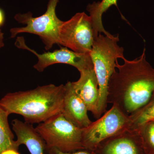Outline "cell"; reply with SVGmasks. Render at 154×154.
I'll use <instances>...</instances> for the list:
<instances>
[{
    "mask_svg": "<svg viewBox=\"0 0 154 154\" xmlns=\"http://www.w3.org/2000/svg\"><path fill=\"white\" fill-rule=\"evenodd\" d=\"M123 60L122 65L116 62L118 70L109 80L107 102L129 116L144 106L154 93V68L146 59L145 48L137 58Z\"/></svg>",
    "mask_w": 154,
    "mask_h": 154,
    "instance_id": "1",
    "label": "cell"
},
{
    "mask_svg": "<svg viewBox=\"0 0 154 154\" xmlns=\"http://www.w3.org/2000/svg\"><path fill=\"white\" fill-rule=\"evenodd\" d=\"M64 85L53 84L6 94L0 105L9 113L19 114L32 124L46 121L63 110Z\"/></svg>",
    "mask_w": 154,
    "mask_h": 154,
    "instance_id": "2",
    "label": "cell"
},
{
    "mask_svg": "<svg viewBox=\"0 0 154 154\" xmlns=\"http://www.w3.org/2000/svg\"><path fill=\"white\" fill-rule=\"evenodd\" d=\"M119 35L110 38L99 34L94 40L90 54L94 64L99 91V118L106 112L109 80L116 71L118 58H125L124 49L117 44Z\"/></svg>",
    "mask_w": 154,
    "mask_h": 154,
    "instance_id": "3",
    "label": "cell"
},
{
    "mask_svg": "<svg viewBox=\"0 0 154 154\" xmlns=\"http://www.w3.org/2000/svg\"><path fill=\"white\" fill-rule=\"evenodd\" d=\"M59 2V0H49L46 12L40 17H33L30 12L16 14L15 20L25 26L11 28V38H15L22 33L35 34L41 39L46 50L52 48L54 45H59V30L63 22L58 18L56 13Z\"/></svg>",
    "mask_w": 154,
    "mask_h": 154,
    "instance_id": "4",
    "label": "cell"
},
{
    "mask_svg": "<svg viewBox=\"0 0 154 154\" xmlns=\"http://www.w3.org/2000/svg\"><path fill=\"white\" fill-rule=\"evenodd\" d=\"M35 128L46 144V149L54 148L66 152L85 149L82 129L67 120L62 113L39 123Z\"/></svg>",
    "mask_w": 154,
    "mask_h": 154,
    "instance_id": "5",
    "label": "cell"
},
{
    "mask_svg": "<svg viewBox=\"0 0 154 154\" xmlns=\"http://www.w3.org/2000/svg\"><path fill=\"white\" fill-rule=\"evenodd\" d=\"M131 127V122L129 116L112 105L102 117L82 129L83 147L85 149L94 151L103 141Z\"/></svg>",
    "mask_w": 154,
    "mask_h": 154,
    "instance_id": "6",
    "label": "cell"
},
{
    "mask_svg": "<svg viewBox=\"0 0 154 154\" xmlns=\"http://www.w3.org/2000/svg\"><path fill=\"white\" fill-rule=\"evenodd\" d=\"M94 37L92 20L84 12L77 13L65 22L59 30V45L75 52L90 54Z\"/></svg>",
    "mask_w": 154,
    "mask_h": 154,
    "instance_id": "7",
    "label": "cell"
},
{
    "mask_svg": "<svg viewBox=\"0 0 154 154\" xmlns=\"http://www.w3.org/2000/svg\"><path fill=\"white\" fill-rule=\"evenodd\" d=\"M15 45L20 49L29 51L37 57L38 61L33 68L38 72H42L48 67L57 63L69 65L75 67L79 72L94 68L89 54L79 53L63 47L51 52L48 51L39 54L27 46L22 36L17 37Z\"/></svg>",
    "mask_w": 154,
    "mask_h": 154,
    "instance_id": "8",
    "label": "cell"
},
{
    "mask_svg": "<svg viewBox=\"0 0 154 154\" xmlns=\"http://www.w3.org/2000/svg\"><path fill=\"white\" fill-rule=\"evenodd\" d=\"M94 151L96 154H145L138 130L131 128L103 141Z\"/></svg>",
    "mask_w": 154,
    "mask_h": 154,
    "instance_id": "9",
    "label": "cell"
},
{
    "mask_svg": "<svg viewBox=\"0 0 154 154\" xmlns=\"http://www.w3.org/2000/svg\"><path fill=\"white\" fill-rule=\"evenodd\" d=\"M64 88L62 112L64 116L77 127L86 128L92 122L88 116L87 106L75 91L72 82H68Z\"/></svg>",
    "mask_w": 154,
    "mask_h": 154,
    "instance_id": "10",
    "label": "cell"
},
{
    "mask_svg": "<svg viewBox=\"0 0 154 154\" xmlns=\"http://www.w3.org/2000/svg\"><path fill=\"white\" fill-rule=\"evenodd\" d=\"M80 77L77 81L72 82L75 91L83 100L88 111L95 118L98 116L99 91L98 80L94 68L80 72Z\"/></svg>",
    "mask_w": 154,
    "mask_h": 154,
    "instance_id": "11",
    "label": "cell"
},
{
    "mask_svg": "<svg viewBox=\"0 0 154 154\" xmlns=\"http://www.w3.org/2000/svg\"><path fill=\"white\" fill-rule=\"evenodd\" d=\"M12 125L17 136L18 146H26L30 154L46 153V144L33 125L16 119L12 121Z\"/></svg>",
    "mask_w": 154,
    "mask_h": 154,
    "instance_id": "12",
    "label": "cell"
},
{
    "mask_svg": "<svg viewBox=\"0 0 154 154\" xmlns=\"http://www.w3.org/2000/svg\"><path fill=\"white\" fill-rule=\"evenodd\" d=\"M117 0H102L101 2H94L92 4H89L87 7V11L90 13L92 20L95 39L98 37L99 34L102 33L110 38L115 37L104 28L102 22V16L112 5L117 7Z\"/></svg>",
    "mask_w": 154,
    "mask_h": 154,
    "instance_id": "13",
    "label": "cell"
},
{
    "mask_svg": "<svg viewBox=\"0 0 154 154\" xmlns=\"http://www.w3.org/2000/svg\"><path fill=\"white\" fill-rule=\"evenodd\" d=\"M9 114L0 105V154L9 149L18 150L19 146L14 140V134L9 125Z\"/></svg>",
    "mask_w": 154,
    "mask_h": 154,
    "instance_id": "14",
    "label": "cell"
},
{
    "mask_svg": "<svg viewBox=\"0 0 154 154\" xmlns=\"http://www.w3.org/2000/svg\"><path fill=\"white\" fill-rule=\"evenodd\" d=\"M131 128L136 129L142 125L154 119V92L147 103L129 116Z\"/></svg>",
    "mask_w": 154,
    "mask_h": 154,
    "instance_id": "15",
    "label": "cell"
},
{
    "mask_svg": "<svg viewBox=\"0 0 154 154\" xmlns=\"http://www.w3.org/2000/svg\"><path fill=\"white\" fill-rule=\"evenodd\" d=\"M136 129L140 135L145 153L154 154V120L147 122Z\"/></svg>",
    "mask_w": 154,
    "mask_h": 154,
    "instance_id": "16",
    "label": "cell"
},
{
    "mask_svg": "<svg viewBox=\"0 0 154 154\" xmlns=\"http://www.w3.org/2000/svg\"><path fill=\"white\" fill-rule=\"evenodd\" d=\"M46 154H96L94 151L87 149H82L72 152H66L60 151L59 150L54 148L47 149H46Z\"/></svg>",
    "mask_w": 154,
    "mask_h": 154,
    "instance_id": "17",
    "label": "cell"
},
{
    "mask_svg": "<svg viewBox=\"0 0 154 154\" xmlns=\"http://www.w3.org/2000/svg\"><path fill=\"white\" fill-rule=\"evenodd\" d=\"M5 12L0 8V28L5 24Z\"/></svg>",
    "mask_w": 154,
    "mask_h": 154,
    "instance_id": "18",
    "label": "cell"
},
{
    "mask_svg": "<svg viewBox=\"0 0 154 154\" xmlns=\"http://www.w3.org/2000/svg\"><path fill=\"white\" fill-rule=\"evenodd\" d=\"M1 154H20L18 152V150L13 149H9L6 150L3 152Z\"/></svg>",
    "mask_w": 154,
    "mask_h": 154,
    "instance_id": "19",
    "label": "cell"
},
{
    "mask_svg": "<svg viewBox=\"0 0 154 154\" xmlns=\"http://www.w3.org/2000/svg\"><path fill=\"white\" fill-rule=\"evenodd\" d=\"M5 45L4 43V34L0 30V48L4 47Z\"/></svg>",
    "mask_w": 154,
    "mask_h": 154,
    "instance_id": "20",
    "label": "cell"
},
{
    "mask_svg": "<svg viewBox=\"0 0 154 154\" xmlns=\"http://www.w3.org/2000/svg\"><path fill=\"white\" fill-rule=\"evenodd\" d=\"M152 120H154V119H152Z\"/></svg>",
    "mask_w": 154,
    "mask_h": 154,
    "instance_id": "21",
    "label": "cell"
},
{
    "mask_svg": "<svg viewBox=\"0 0 154 154\" xmlns=\"http://www.w3.org/2000/svg\"><path fill=\"white\" fill-rule=\"evenodd\" d=\"M0 30H1V29H0Z\"/></svg>",
    "mask_w": 154,
    "mask_h": 154,
    "instance_id": "22",
    "label": "cell"
}]
</instances>
